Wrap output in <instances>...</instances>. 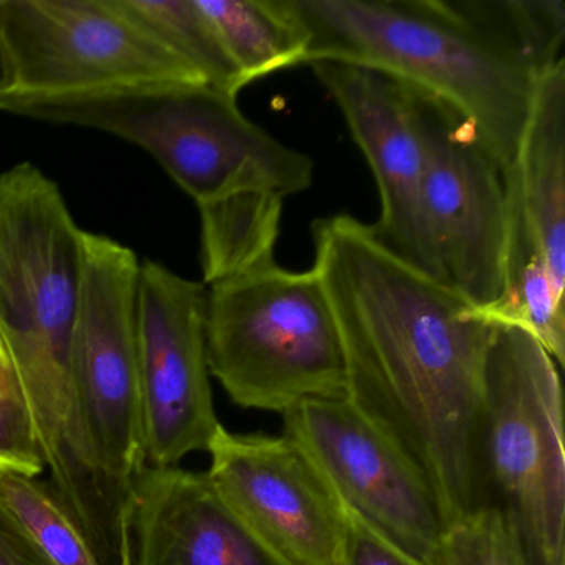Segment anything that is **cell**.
I'll return each mask as SVG.
<instances>
[{
	"mask_svg": "<svg viewBox=\"0 0 565 565\" xmlns=\"http://www.w3.org/2000/svg\"><path fill=\"white\" fill-rule=\"evenodd\" d=\"M312 237L347 399L418 468L448 527L482 505L479 422L494 322L349 214L317 220Z\"/></svg>",
	"mask_w": 565,
	"mask_h": 565,
	"instance_id": "cell-1",
	"label": "cell"
},
{
	"mask_svg": "<svg viewBox=\"0 0 565 565\" xmlns=\"http://www.w3.org/2000/svg\"><path fill=\"white\" fill-rule=\"evenodd\" d=\"M306 42L303 65H363L441 98L505 177L542 75L489 41L459 0H279Z\"/></svg>",
	"mask_w": 565,
	"mask_h": 565,
	"instance_id": "cell-2",
	"label": "cell"
},
{
	"mask_svg": "<svg viewBox=\"0 0 565 565\" xmlns=\"http://www.w3.org/2000/svg\"><path fill=\"white\" fill-rule=\"evenodd\" d=\"M84 234L57 184L34 164L0 173V342L51 468L88 452L72 372Z\"/></svg>",
	"mask_w": 565,
	"mask_h": 565,
	"instance_id": "cell-3",
	"label": "cell"
},
{
	"mask_svg": "<svg viewBox=\"0 0 565 565\" xmlns=\"http://www.w3.org/2000/svg\"><path fill=\"white\" fill-rule=\"evenodd\" d=\"M0 111L94 128L151 157L198 207L244 193H303L312 161L244 117L237 98L201 84L127 85L67 95H0Z\"/></svg>",
	"mask_w": 565,
	"mask_h": 565,
	"instance_id": "cell-4",
	"label": "cell"
},
{
	"mask_svg": "<svg viewBox=\"0 0 565 565\" xmlns=\"http://www.w3.org/2000/svg\"><path fill=\"white\" fill-rule=\"evenodd\" d=\"M206 355L241 408L284 415L307 399L347 398L339 329L313 269L273 263L206 286Z\"/></svg>",
	"mask_w": 565,
	"mask_h": 565,
	"instance_id": "cell-5",
	"label": "cell"
},
{
	"mask_svg": "<svg viewBox=\"0 0 565 565\" xmlns=\"http://www.w3.org/2000/svg\"><path fill=\"white\" fill-rule=\"evenodd\" d=\"M482 505L508 519L527 565H565V452L557 363L527 330L494 322L484 366Z\"/></svg>",
	"mask_w": 565,
	"mask_h": 565,
	"instance_id": "cell-6",
	"label": "cell"
},
{
	"mask_svg": "<svg viewBox=\"0 0 565 565\" xmlns=\"http://www.w3.org/2000/svg\"><path fill=\"white\" fill-rule=\"evenodd\" d=\"M140 266L124 244L85 231L72 372L98 471L124 502L147 465L138 359Z\"/></svg>",
	"mask_w": 565,
	"mask_h": 565,
	"instance_id": "cell-7",
	"label": "cell"
},
{
	"mask_svg": "<svg viewBox=\"0 0 565 565\" xmlns=\"http://www.w3.org/2000/svg\"><path fill=\"white\" fill-rule=\"evenodd\" d=\"M412 95L425 153L423 216L438 279L486 316L504 294L508 177L458 110L419 88Z\"/></svg>",
	"mask_w": 565,
	"mask_h": 565,
	"instance_id": "cell-8",
	"label": "cell"
},
{
	"mask_svg": "<svg viewBox=\"0 0 565 565\" xmlns=\"http://www.w3.org/2000/svg\"><path fill=\"white\" fill-rule=\"evenodd\" d=\"M502 299L488 313L552 355L565 349V61L542 75L508 177Z\"/></svg>",
	"mask_w": 565,
	"mask_h": 565,
	"instance_id": "cell-9",
	"label": "cell"
},
{
	"mask_svg": "<svg viewBox=\"0 0 565 565\" xmlns=\"http://www.w3.org/2000/svg\"><path fill=\"white\" fill-rule=\"evenodd\" d=\"M0 42L11 65L9 94H84L153 82L204 85L114 0H0Z\"/></svg>",
	"mask_w": 565,
	"mask_h": 565,
	"instance_id": "cell-10",
	"label": "cell"
},
{
	"mask_svg": "<svg viewBox=\"0 0 565 565\" xmlns=\"http://www.w3.org/2000/svg\"><path fill=\"white\" fill-rule=\"evenodd\" d=\"M145 461L180 466L220 428L206 355V286L147 260L138 280Z\"/></svg>",
	"mask_w": 565,
	"mask_h": 565,
	"instance_id": "cell-11",
	"label": "cell"
},
{
	"mask_svg": "<svg viewBox=\"0 0 565 565\" xmlns=\"http://www.w3.org/2000/svg\"><path fill=\"white\" fill-rule=\"evenodd\" d=\"M206 452L211 484L284 565L342 564V502L296 439L220 425Z\"/></svg>",
	"mask_w": 565,
	"mask_h": 565,
	"instance_id": "cell-12",
	"label": "cell"
},
{
	"mask_svg": "<svg viewBox=\"0 0 565 565\" xmlns=\"http://www.w3.org/2000/svg\"><path fill=\"white\" fill-rule=\"evenodd\" d=\"M284 433L312 458L343 502L428 562L445 532L415 465L349 399H307L284 413Z\"/></svg>",
	"mask_w": 565,
	"mask_h": 565,
	"instance_id": "cell-13",
	"label": "cell"
},
{
	"mask_svg": "<svg viewBox=\"0 0 565 565\" xmlns=\"http://www.w3.org/2000/svg\"><path fill=\"white\" fill-rule=\"evenodd\" d=\"M309 67L342 111L375 178L380 217L369 224L370 233L390 253L439 280L423 216L425 153L412 87L347 62H312Z\"/></svg>",
	"mask_w": 565,
	"mask_h": 565,
	"instance_id": "cell-14",
	"label": "cell"
},
{
	"mask_svg": "<svg viewBox=\"0 0 565 565\" xmlns=\"http://www.w3.org/2000/svg\"><path fill=\"white\" fill-rule=\"evenodd\" d=\"M130 565H284L206 472L145 465L121 514Z\"/></svg>",
	"mask_w": 565,
	"mask_h": 565,
	"instance_id": "cell-15",
	"label": "cell"
},
{
	"mask_svg": "<svg viewBox=\"0 0 565 565\" xmlns=\"http://www.w3.org/2000/svg\"><path fill=\"white\" fill-rule=\"evenodd\" d=\"M284 200L244 193L198 207L204 286L276 263Z\"/></svg>",
	"mask_w": 565,
	"mask_h": 565,
	"instance_id": "cell-16",
	"label": "cell"
},
{
	"mask_svg": "<svg viewBox=\"0 0 565 565\" xmlns=\"http://www.w3.org/2000/svg\"><path fill=\"white\" fill-rule=\"evenodd\" d=\"M114 4L207 87L234 98L247 87L198 0H114Z\"/></svg>",
	"mask_w": 565,
	"mask_h": 565,
	"instance_id": "cell-17",
	"label": "cell"
},
{
	"mask_svg": "<svg viewBox=\"0 0 565 565\" xmlns=\"http://www.w3.org/2000/svg\"><path fill=\"white\" fill-rule=\"evenodd\" d=\"M246 85L303 65L306 42L279 0H198Z\"/></svg>",
	"mask_w": 565,
	"mask_h": 565,
	"instance_id": "cell-18",
	"label": "cell"
},
{
	"mask_svg": "<svg viewBox=\"0 0 565 565\" xmlns=\"http://www.w3.org/2000/svg\"><path fill=\"white\" fill-rule=\"evenodd\" d=\"M0 501L52 565H105L81 525L38 478L0 469Z\"/></svg>",
	"mask_w": 565,
	"mask_h": 565,
	"instance_id": "cell-19",
	"label": "cell"
},
{
	"mask_svg": "<svg viewBox=\"0 0 565 565\" xmlns=\"http://www.w3.org/2000/svg\"><path fill=\"white\" fill-rule=\"evenodd\" d=\"M429 565H527L514 529L494 505H481L448 525Z\"/></svg>",
	"mask_w": 565,
	"mask_h": 565,
	"instance_id": "cell-20",
	"label": "cell"
},
{
	"mask_svg": "<svg viewBox=\"0 0 565 565\" xmlns=\"http://www.w3.org/2000/svg\"><path fill=\"white\" fill-rule=\"evenodd\" d=\"M0 469L39 478L44 472L31 415L11 359L0 342Z\"/></svg>",
	"mask_w": 565,
	"mask_h": 565,
	"instance_id": "cell-21",
	"label": "cell"
},
{
	"mask_svg": "<svg viewBox=\"0 0 565 565\" xmlns=\"http://www.w3.org/2000/svg\"><path fill=\"white\" fill-rule=\"evenodd\" d=\"M340 498V495H339ZM347 535L340 565H429L342 501Z\"/></svg>",
	"mask_w": 565,
	"mask_h": 565,
	"instance_id": "cell-22",
	"label": "cell"
},
{
	"mask_svg": "<svg viewBox=\"0 0 565 565\" xmlns=\"http://www.w3.org/2000/svg\"><path fill=\"white\" fill-rule=\"evenodd\" d=\"M0 565H52L2 501H0Z\"/></svg>",
	"mask_w": 565,
	"mask_h": 565,
	"instance_id": "cell-23",
	"label": "cell"
},
{
	"mask_svg": "<svg viewBox=\"0 0 565 565\" xmlns=\"http://www.w3.org/2000/svg\"><path fill=\"white\" fill-rule=\"evenodd\" d=\"M12 75L11 65H9L8 55H6L4 45L0 42V95L11 92Z\"/></svg>",
	"mask_w": 565,
	"mask_h": 565,
	"instance_id": "cell-24",
	"label": "cell"
},
{
	"mask_svg": "<svg viewBox=\"0 0 565 565\" xmlns=\"http://www.w3.org/2000/svg\"><path fill=\"white\" fill-rule=\"evenodd\" d=\"M120 565H130V557H128L127 539H125L124 527H120Z\"/></svg>",
	"mask_w": 565,
	"mask_h": 565,
	"instance_id": "cell-25",
	"label": "cell"
}]
</instances>
